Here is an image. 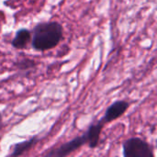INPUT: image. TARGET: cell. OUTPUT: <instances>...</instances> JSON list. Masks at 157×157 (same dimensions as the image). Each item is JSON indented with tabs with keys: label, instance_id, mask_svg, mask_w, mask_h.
Masks as SVG:
<instances>
[{
	"label": "cell",
	"instance_id": "cell-6",
	"mask_svg": "<svg viewBox=\"0 0 157 157\" xmlns=\"http://www.w3.org/2000/svg\"><path fill=\"white\" fill-rule=\"evenodd\" d=\"M31 39V32L27 29H20L17 31L12 40V46L16 49H24Z\"/></svg>",
	"mask_w": 157,
	"mask_h": 157
},
{
	"label": "cell",
	"instance_id": "cell-7",
	"mask_svg": "<svg viewBox=\"0 0 157 157\" xmlns=\"http://www.w3.org/2000/svg\"><path fill=\"white\" fill-rule=\"evenodd\" d=\"M38 141H39L38 136H35V137H32L29 140H26V141H23L21 143H18V144H15L13 149H12V153L10 154V156L22 155L23 154L29 151L38 143Z\"/></svg>",
	"mask_w": 157,
	"mask_h": 157
},
{
	"label": "cell",
	"instance_id": "cell-9",
	"mask_svg": "<svg viewBox=\"0 0 157 157\" xmlns=\"http://www.w3.org/2000/svg\"><path fill=\"white\" fill-rule=\"evenodd\" d=\"M2 126H3V122H2V114L0 113V130H1V128H2Z\"/></svg>",
	"mask_w": 157,
	"mask_h": 157
},
{
	"label": "cell",
	"instance_id": "cell-4",
	"mask_svg": "<svg viewBox=\"0 0 157 157\" xmlns=\"http://www.w3.org/2000/svg\"><path fill=\"white\" fill-rule=\"evenodd\" d=\"M130 104L129 102L125 101V100H118L115 101L114 103H112L106 110L104 116L101 118V120L106 123H109L110 121H113L117 119H119L120 117H121L126 110L129 109Z\"/></svg>",
	"mask_w": 157,
	"mask_h": 157
},
{
	"label": "cell",
	"instance_id": "cell-5",
	"mask_svg": "<svg viewBox=\"0 0 157 157\" xmlns=\"http://www.w3.org/2000/svg\"><path fill=\"white\" fill-rule=\"evenodd\" d=\"M104 125H105V122L102 120H100L98 122L90 125L88 130L86 132L85 135H86V140H87V144L90 148L93 149L98 145L100 134L102 132Z\"/></svg>",
	"mask_w": 157,
	"mask_h": 157
},
{
	"label": "cell",
	"instance_id": "cell-8",
	"mask_svg": "<svg viewBox=\"0 0 157 157\" xmlns=\"http://www.w3.org/2000/svg\"><path fill=\"white\" fill-rule=\"evenodd\" d=\"M35 65H36L35 62L33 60H30V59H24V60L17 63V67H18L20 70L30 69V68L34 67Z\"/></svg>",
	"mask_w": 157,
	"mask_h": 157
},
{
	"label": "cell",
	"instance_id": "cell-1",
	"mask_svg": "<svg viewBox=\"0 0 157 157\" xmlns=\"http://www.w3.org/2000/svg\"><path fill=\"white\" fill-rule=\"evenodd\" d=\"M63 35V26L59 22L50 21L39 23L32 30L31 45L36 51H48L60 43Z\"/></svg>",
	"mask_w": 157,
	"mask_h": 157
},
{
	"label": "cell",
	"instance_id": "cell-3",
	"mask_svg": "<svg viewBox=\"0 0 157 157\" xmlns=\"http://www.w3.org/2000/svg\"><path fill=\"white\" fill-rule=\"evenodd\" d=\"M87 144V140L86 137L85 135V133L81 136L75 137L73 140L60 145L59 147L52 149L51 151H49L48 153L45 154L46 156H53V157H64L71 155L72 153H74L75 151H76L77 149H79L80 147H82L83 145Z\"/></svg>",
	"mask_w": 157,
	"mask_h": 157
},
{
	"label": "cell",
	"instance_id": "cell-2",
	"mask_svg": "<svg viewBox=\"0 0 157 157\" xmlns=\"http://www.w3.org/2000/svg\"><path fill=\"white\" fill-rule=\"evenodd\" d=\"M123 155L125 157H154L152 146L144 140L133 137L126 140L123 144Z\"/></svg>",
	"mask_w": 157,
	"mask_h": 157
}]
</instances>
